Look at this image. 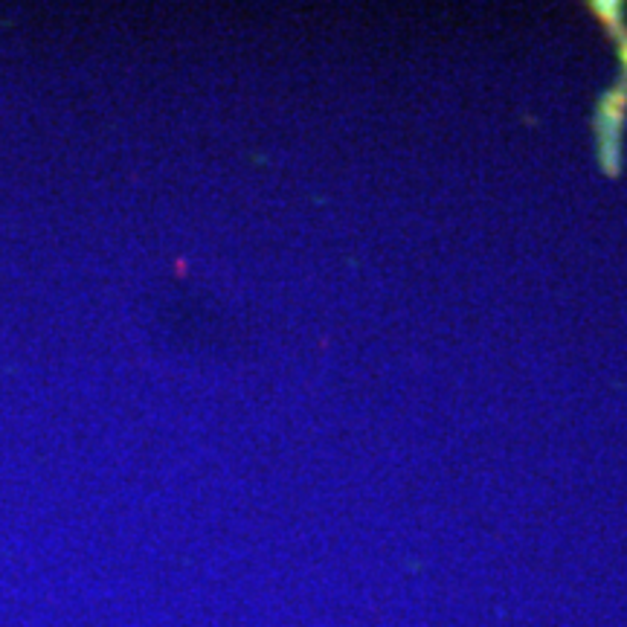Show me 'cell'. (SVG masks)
<instances>
[{"mask_svg": "<svg viewBox=\"0 0 627 627\" xmlns=\"http://www.w3.org/2000/svg\"><path fill=\"white\" fill-rule=\"evenodd\" d=\"M593 15L604 24L607 35L619 47L622 79L598 99L593 114V131L598 142V163L607 177H619L622 171V128L627 119V24L622 3H590Z\"/></svg>", "mask_w": 627, "mask_h": 627, "instance_id": "cell-1", "label": "cell"}]
</instances>
